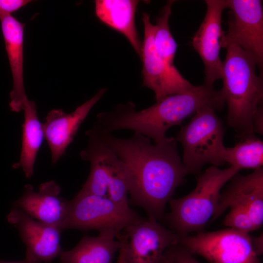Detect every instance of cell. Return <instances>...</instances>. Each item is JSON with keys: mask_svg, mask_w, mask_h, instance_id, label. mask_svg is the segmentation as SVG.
<instances>
[{"mask_svg": "<svg viewBox=\"0 0 263 263\" xmlns=\"http://www.w3.org/2000/svg\"><path fill=\"white\" fill-rule=\"evenodd\" d=\"M94 124L92 128L125 166L131 202L143 208L149 220L163 219L167 203L188 174L175 138L152 143L136 132L120 138Z\"/></svg>", "mask_w": 263, "mask_h": 263, "instance_id": "6da1fadb", "label": "cell"}, {"mask_svg": "<svg viewBox=\"0 0 263 263\" xmlns=\"http://www.w3.org/2000/svg\"><path fill=\"white\" fill-rule=\"evenodd\" d=\"M225 104L221 90L204 82L185 93L168 95L141 111H136L132 103L119 105L112 111L98 114L95 123L111 132L131 130L158 143L167 136L169 129L200 109L211 107L220 111Z\"/></svg>", "mask_w": 263, "mask_h": 263, "instance_id": "7a4b0ae2", "label": "cell"}, {"mask_svg": "<svg viewBox=\"0 0 263 263\" xmlns=\"http://www.w3.org/2000/svg\"><path fill=\"white\" fill-rule=\"evenodd\" d=\"M225 48L221 92L227 108V124L240 139L254 133L253 122L263 109V76L256 72L253 56L233 44Z\"/></svg>", "mask_w": 263, "mask_h": 263, "instance_id": "3957f363", "label": "cell"}, {"mask_svg": "<svg viewBox=\"0 0 263 263\" xmlns=\"http://www.w3.org/2000/svg\"><path fill=\"white\" fill-rule=\"evenodd\" d=\"M239 171L232 166L221 169L212 166L197 178L190 193L171 198L165 218L171 230L179 237L202 231L215 213L222 188Z\"/></svg>", "mask_w": 263, "mask_h": 263, "instance_id": "277c9868", "label": "cell"}, {"mask_svg": "<svg viewBox=\"0 0 263 263\" xmlns=\"http://www.w3.org/2000/svg\"><path fill=\"white\" fill-rule=\"evenodd\" d=\"M216 110L206 107L191 116L175 138L183 147L182 161L188 174L199 173L206 164L225 162V128Z\"/></svg>", "mask_w": 263, "mask_h": 263, "instance_id": "5b68a950", "label": "cell"}, {"mask_svg": "<svg viewBox=\"0 0 263 263\" xmlns=\"http://www.w3.org/2000/svg\"><path fill=\"white\" fill-rule=\"evenodd\" d=\"M146 219L130 206L119 205L108 197H103L80 190L68 201L66 229L98 231L113 229L120 232L126 227Z\"/></svg>", "mask_w": 263, "mask_h": 263, "instance_id": "8992f818", "label": "cell"}, {"mask_svg": "<svg viewBox=\"0 0 263 263\" xmlns=\"http://www.w3.org/2000/svg\"><path fill=\"white\" fill-rule=\"evenodd\" d=\"M177 244L210 263H260L249 233L232 228L178 236Z\"/></svg>", "mask_w": 263, "mask_h": 263, "instance_id": "52a82bcc", "label": "cell"}, {"mask_svg": "<svg viewBox=\"0 0 263 263\" xmlns=\"http://www.w3.org/2000/svg\"><path fill=\"white\" fill-rule=\"evenodd\" d=\"M228 30L221 48L233 44L251 55L263 76V7L261 0H226Z\"/></svg>", "mask_w": 263, "mask_h": 263, "instance_id": "ba28073f", "label": "cell"}, {"mask_svg": "<svg viewBox=\"0 0 263 263\" xmlns=\"http://www.w3.org/2000/svg\"><path fill=\"white\" fill-rule=\"evenodd\" d=\"M144 36L140 57L143 62V85L154 93L156 101L173 94H182L193 88L174 65L164 60L157 52L154 44L155 26L150 15L143 13Z\"/></svg>", "mask_w": 263, "mask_h": 263, "instance_id": "9c48e42d", "label": "cell"}, {"mask_svg": "<svg viewBox=\"0 0 263 263\" xmlns=\"http://www.w3.org/2000/svg\"><path fill=\"white\" fill-rule=\"evenodd\" d=\"M123 234L126 263H160L178 236L157 221L148 219L131 225Z\"/></svg>", "mask_w": 263, "mask_h": 263, "instance_id": "30bf717a", "label": "cell"}, {"mask_svg": "<svg viewBox=\"0 0 263 263\" xmlns=\"http://www.w3.org/2000/svg\"><path fill=\"white\" fill-rule=\"evenodd\" d=\"M205 16L192 38L191 45L205 67L204 83L213 85L223 77V61L220 58L221 39L225 34L222 16L227 8L226 0H206Z\"/></svg>", "mask_w": 263, "mask_h": 263, "instance_id": "8fae6325", "label": "cell"}, {"mask_svg": "<svg viewBox=\"0 0 263 263\" xmlns=\"http://www.w3.org/2000/svg\"><path fill=\"white\" fill-rule=\"evenodd\" d=\"M26 246L25 259L32 263L50 262L62 252L61 232L32 218L22 209L14 207L7 216Z\"/></svg>", "mask_w": 263, "mask_h": 263, "instance_id": "7c38bea8", "label": "cell"}, {"mask_svg": "<svg viewBox=\"0 0 263 263\" xmlns=\"http://www.w3.org/2000/svg\"><path fill=\"white\" fill-rule=\"evenodd\" d=\"M229 181L225 190L220 193L211 221L227 208L240 207L247 210L258 230L263 223V167L246 175L237 173Z\"/></svg>", "mask_w": 263, "mask_h": 263, "instance_id": "4fadbf2b", "label": "cell"}, {"mask_svg": "<svg viewBox=\"0 0 263 263\" xmlns=\"http://www.w3.org/2000/svg\"><path fill=\"white\" fill-rule=\"evenodd\" d=\"M61 188L54 181L42 183L35 191L30 184L24 186L22 196L13 203L29 216L60 232L64 231L68 201L60 196Z\"/></svg>", "mask_w": 263, "mask_h": 263, "instance_id": "5bb4252c", "label": "cell"}, {"mask_svg": "<svg viewBox=\"0 0 263 263\" xmlns=\"http://www.w3.org/2000/svg\"><path fill=\"white\" fill-rule=\"evenodd\" d=\"M106 91V88L101 89L71 113H66L61 109H53L48 113L42 124L53 164L56 163L65 154L81 124Z\"/></svg>", "mask_w": 263, "mask_h": 263, "instance_id": "9a60e30c", "label": "cell"}, {"mask_svg": "<svg viewBox=\"0 0 263 263\" xmlns=\"http://www.w3.org/2000/svg\"><path fill=\"white\" fill-rule=\"evenodd\" d=\"M5 50L13 77L9 107L12 112L23 110L26 95L23 82V39L25 24L12 15L0 17Z\"/></svg>", "mask_w": 263, "mask_h": 263, "instance_id": "2e32d148", "label": "cell"}, {"mask_svg": "<svg viewBox=\"0 0 263 263\" xmlns=\"http://www.w3.org/2000/svg\"><path fill=\"white\" fill-rule=\"evenodd\" d=\"M97 236H84L72 249L62 251L60 263H113L121 245L115 240L120 231L113 229L100 230Z\"/></svg>", "mask_w": 263, "mask_h": 263, "instance_id": "e0dca14e", "label": "cell"}, {"mask_svg": "<svg viewBox=\"0 0 263 263\" xmlns=\"http://www.w3.org/2000/svg\"><path fill=\"white\" fill-rule=\"evenodd\" d=\"M138 0H96L95 13L104 24L124 36L140 56L142 43L135 23Z\"/></svg>", "mask_w": 263, "mask_h": 263, "instance_id": "ac0fdd59", "label": "cell"}, {"mask_svg": "<svg viewBox=\"0 0 263 263\" xmlns=\"http://www.w3.org/2000/svg\"><path fill=\"white\" fill-rule=\"evenodd\" d=\"M24 122L22 124L21 148L18 163L13 164L15 168L21 167L26 178L34 174V165L38 151L44 138L42 124L37 114L34 101L26 99L23 109Z\"/></svg>", "mask_w": 263, "mask_h": 263, "instance_id": "d6986e66", "label": "cell"}, {"mask_svg": "<svg viewBox=\"0 0 263 263\" xmlns=\"http://www.w3.org/2000/svg\"><path fill=\"white\" fill-rule=\"evenodd\" d=\"M224 159L225 162L239 170L262 168L263 142L254 133L248 134L232 147H226Z\"/></svg>", "mask_w": 263, "mask_h": 263, "instance_id": "ffe728a7", "label": "cell"}, {"mask_svg": "<svg viewBox=\"0 0 263 263\" xmlns=\"http://www.w3.org/2000/svg\"><path fill=\"white\" fill-rule=\"evenodd\" d=\"M174 0H168L156 18L154 44L159 55L168 63L174 65L177 43L171 33L169 21Z\"/></svg>", "mask_w": 263, "mask_h": 263, "instance_id": "44dd1931", "label": "cell"}, {"mask_svg": "<svg viewBox=\"0 0 263 263\" xmlns=\"http://www.w3.org/2000/svg\"><path fill=\"white\" fill-rule=\"evenodd\" d=\"M229 209L224 220L225 226L247 233L257 230L246 209L237 206L231 207Z\"/></svg>", "mask_w": 263, "mask_h": 263, "instance_id": "7402d4cb", "label": "cell"}, {"mask_svg": "<svg viewBox=\"0 0 263 263\" xmlns=\"http://www.w3.org/2000/svg\"><path fill=\"white\" fill-rule=\"evenodd\" d=\"M173 263H201L198 261L193 255L177 244L171 246Z\"/></svg>", "mask_w": 263, "mask_h": 263, "instance_id": "603a6c76", "label": "cell"}, {"mask_svg": "<svg viewBox=\"0 0 263 263\" xmlns=\"http://www.w3.org/2000/svg\"><path fill=\"white\" fill-rule=\"evenodd\" d=\"M29 0H0V17L11 15L31 2Z\"/></svg>", "mask_w": 263, "mask_h": 263, "instance_id": "cb8c5ba5", "label": "cell"}, {"mask_svg": "<svg viewBox=\"0 0 263 263\" xmlns=\"http://www.w3.org/2000/svg\"><path fill=\"white\" fill-rule=\"evenodd\" d=\"M263 234L258 237L251 236V242L254 249L259 256L263 254Z\"/></svg>", "mask_w": 263, "mask_h": 263, "instance_id": "d4e9b609", "label": "cell"}, {"mask_svg": "<svg viewBox=\"0 0 263 263\" xmlns=\"http://www.w3.org/2000/svg\"><path fill=\"white\" fill-rule=\"evenodd\" d=\"M116 238L121 242V245L119 250V255L116 263H126L125 253V244L123 235L120 233L116 235Z\"/></svg>", "mask_w": 263, "mask_h": 263, "instance_id": "484cf974", "label": "cell"}, {"mask_svg": "<svg viewBox=\"0 0 263 263\" xmlns=\"http://www.w3.org/2000/svg\"><path fill=\"white\" fill-rule=\"evenodd\" d=\"M160 263H173V257L171 246L167 250Z\"/></svg>", "mask_w": 263, "mask_h": 263, "instance_id": "4316f807", "label": "cell"}, {"mask_svg": "<svg viewBox=\"0 0 263 263\" xmlns=\"http://www.w3.org/2000/svg\"><path fill=\"white\" fill-rule=\"evenodd\" d=\"M0 263H32L25 258L23 260H21L20 261H15V262L3 261L0 260Z\"/></svg>", "mask_w": 263, "mask_h": 263, "instance_id": "83f0119b", "label": "cell"}]
</instances>
